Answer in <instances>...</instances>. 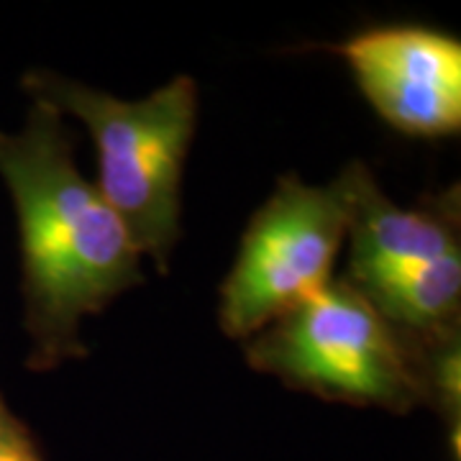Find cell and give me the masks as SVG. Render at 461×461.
Segmentation results:
<instances>
[{
	"mask_svg": "<svg viewBox=\"0 0 461 461\" xmlns=\"http://www.w3.org/2000/svg\"><path fill=\"white\" fill-rule=\"evenodd\" d=\"M26 85L33 100L85 123L98 151V193L141 257L165 269L180 236L182 175L198 121L195 80L177 75L139 100H121L51 72H36Z\"/></svg>",
	"mask_w": 461,
	"mask_h": 461,
	"instance_id": "obj_2",
	"label": "cell"
},
{
	"mask_svg": "<svg viewBox=\"0 0 461 461\" xmlns=\"http://www.w3.org/2000/svg\"><path fill=\"white\" fill-rule=\"evenodd\" d=\"M0 177L18 215L33 362L83 357V321L141 282L144 257L80 175L65 115L47 103L36 100L21 131H0Z\"/></svg>",
	"mask_w": 461,
	"mask_h": 461,
	"instance_id": "obj_1",
	"label": "cell"
},
{
	"mask_svg": "<svg viewBox=\"0 0 461 461\" xmlns=\"http://www.w3.org/2000/svg\"><path fill=\"white\" fill-rule=\"evenodd\" d=\"M0 402H3V400H0Z\"/></svg>",
	"mask_w": 461,
	"mask_h": 461,
	"instance_id": "obj_9",
	"label": "cell"
},
{
	"mask_svg": "<svg viewBox=\"0 0 461 461\" xmlns=\"http://www.w3.org/2000/svg\"><path fill=\"white\" fill-rule=\"evenodd\" d=\"M341 54L366 100L408 136H448L461 126V44L441 32L395 26L346 41Z\"/></svg>",
	"mask_w": 461,
	"mask_h": 461,
	"instance_id": "obj_5",
	"label": "cell"
},
{
	"mask_svg": "<svg viewBox=\"0 0 461 461\" xmlns=\"http://www.w3.org/2000/svg\"><path fill=\"white\" fill-rule=\"evenodd\" d=\"M348 226L341 180L305 185L295 175L251 218L221 290V329L251 339L329 287Z\"/></svg>",
	"mask_w": 461,
	"mask_h": 461,
	"instance_id": "obj_4",
	"label": "cell"
},
{
	"mask_svg": "<svg viewBox=\"0 0 461 461\" xmlns=\"http://www.w3.org/2000/svg\"><path fill=\"white\" fill-rule=\"evenodd\" d=\"M249 362L315 395L384 411H411L426 395L411 348L348 282H330L257 333Z\"/></svg>",
	"mask_w": 461,
	"mask_h": 461,
	"instance_id": "obj_3",
	"label": "cell"
},
{
	"mask_svg": "<svg viewBox=\"0 0 461 461\" xmlns=\"http://www.w3.org/2000/svg\"><path fill=\"white\" fill-rule=\"evenodd\" d=\"M369 305L393 329L436 336H451L461 297V257L446 254L430 262L411 264L402 269L377 272L362 280H348Z\"/></svg>",
	"mask_w": 461,
	"mask_h": 461,
	"instance_id": "obj_7",
	"label": "cell"
},
{
	"mask_svg": "<svg viewBox=\"0 0 461 461\" xmlns=\"http://www.w3.org/2000/svg\"><path fill=\"white\" fill-rule=\"evenodd\" d=\"M0 461H44L29 430L5 402H0Z\"/></svg>",
	"mask_w": 461,
	"mask_h": 461,
	"instance_id": "obj_8",
	"label": "cell"
},
{
	"mask_svg": "<svg viewBox=\"0 0 461 461\" xmlns=\"http://www.w3.org/2000/svg\"><path fill=\"white\" fill-rule=\"evenodd\" d=\"M348 205L351 277L362 280L377 272L402 269L456 254V233L448 221L430 211H408L387 198L364 167L354 165L339 177Z\"/></svg>",
	"mask_w": 461,
	"mask_h": 461,
	"instance_id": "obj_6",
	"label": "cell"
}]
</instances>
